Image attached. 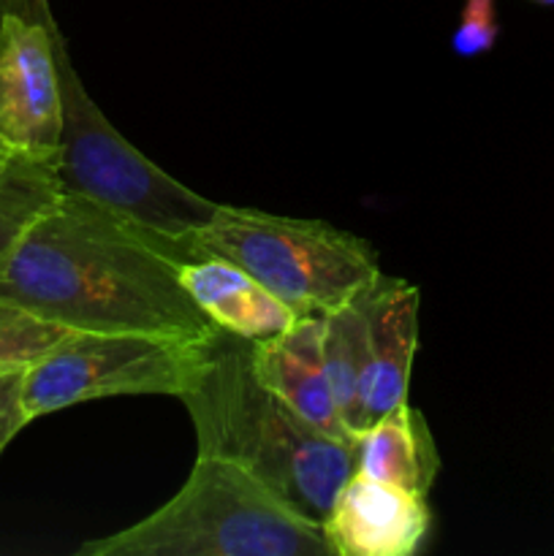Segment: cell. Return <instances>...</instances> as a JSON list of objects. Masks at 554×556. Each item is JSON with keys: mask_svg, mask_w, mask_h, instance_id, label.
<instances>
[{"mask_svg": "<svg viewBox=\"0 0 554 556\" xmlns=\"http://www.w3.org/2000/svg\"><path fill=\"white\" fill-rule=\"evenodd\" d=\"M193 258L188 242L60 190L0 266V302L71 331L210 340L223 329L201 313L179 277Z\"/></svg>", "mask_w": 554, "mask_h": 556, "instance_id": "obj_1", "label": "cell"}, {"mask_svg": "<svg viewBox=\"0 0 554 556\" xmlns=\"http://www.w3.org/2000/svg\"><path fill=\"white\" fill-rule=\"evenodd\" d=\"M199 454L237 462L313 525H324L353 476V443L310 427L250 364V342L221 331L199 383L179 396Z\"/></svg>", "mask_w": 554, "mask_h": 556, "instance_id": "obj_2", "label": "cell"}, {"mask_svg": "<svg viewBox=\"0 0 554 556\" xmlns=\"http://www.w3.org/2000/svg\"><path fill=\"white\" fill-rule=\"evenodd\" d=\"M79 556H331L324 527L288 508L237 462L196 454L177 494Z\"/></svg>", "mask_w": 554, "mask_h": 556, "instance_id": "obj_3", "label": "cell"}, {"mask_svg": "<svg viewBox=\"0 0 554 556\" xmlns=\"http://www.w3.org/2000/svg\"><path fill=\"white\" fill-rule=\"evenodd\" d=\"M188 244L221 255L280 296L299 318H318L367 291L383 271L367 239L326 220L217 204Z\"/></svg>", "mask_w": 554, "mask_h": 556, "instance_id": "obj_4", "label": "cell"}, {"mask_svg": "<svg viewBox=\"0 0 554 556\" xmlns=\"http://www.w3.org/2000/svg\"><path fill=\"white\" fill-rule=\"evenodd\" d=\"M54 54L63 96V130L58 141L60 190L85 195L150 231L188 242L190 233L215 215V201L163 172L109 123L81 85L60 27H54Z\"/></svg>", "mask_w": 554, "mask_h": 556, "instance_id": "obj_5", "label": "cell"}, {"mask_svg": "<svg viewBox=\"0 0 554 556\" xmlns=\"http://www.w3.org/2000/svg\"><path fill=\"white\" fill-rule=\"evenodd\" d=\"M215 337L79 331L27 364L25 407L36 418L106 396H185L204 375Z\"/></svg>", "mask_w": 554, "mask_h": 556, "instance_id": "obj_6", "label": "cell"}, {"mask_svg": "<svg viewBox=\"0 0 554 556\" xmlns=\"http://www.w3.org/2000/svg\"><path fill=\"white\" fill-rule=\"evenodd\" d=\"M47 0H9L0 11V141L11 150L58 152L63 96Z\"/></svg>", "mask_w": 554, "mask_h": 556, "instance_id": "obj_7", "label": "cell"}, {"mask_svg": "<svg viewBox=\"0 0 554 556\" xmlns=\"http://www.w3.org/2000/svg\"><path fill=\"white\" fill-rule=\"evenodd\" d=\"M320 527L331 556H413L427 543L432 510L427 494L353 472Z\"/></svg>", "mask_w": 554, "mask_h": 556, "instance_id": "obj_8", "label": "cell"}, {"mask_svg": "<svg viewBox=\"0 0 554 556\" xmlns=\"http://www.w3.org/2000/svg\"><path fill=\"white\" fill-rule=\"evenodd\" d=\"M362 307V432L407 400L418 348V288L380 275L358 293ZM358 432V434H362Z\"/></svg>", "mask_w": 554, "mask_h": 556, "instance_id": "obj_9", "label": "cell"}, {"mask_svg": "<svg viewBox=\"0 0 554 556\" xmlns=\"http://www.w3.org/2000/svg\"><path fill=\"white\" fill-rule=\"evenodd\" d=\"M250 364L261 383L275 391L310 427L335 440L353 443L351 429L337 410L320 348V315L299 318L286 334L250 342Z\"/></svg>", "mask_w": 554, "mask_h": 556, "instance_id": "obj_10", "label": "cell"}, {"mask_svg": "<svg viewBox=\"0 0 554 556\" xmlns=\"http://www.w3.org/2000/svg\"><path fill=\"white\" fill-rule=\"evenodd\" d=\"M185 291L193 296L201 313L234 337L248 342H264L280 337L299 320V315L280 296L250 277L242 266L201 255L179 269Z\"/></svg>", "mask_w": 554, "mask_h": 556, "instance_id": "obj_11", "label": "cell"}, {"mask_svg": "<svg viewBox=\"0 0 554 556\" xmlns=\"http://www.w3.org/2000/svg\"><path fill=\"white\" fill-rule=\"evenodd\" d=\"M353 472L427 494L440 472V454L421 410L405 400L356 434Z\"/></svg>", "mask_w": 554, "mask_h": 556, "instance_id": "obj_12", "label": "cell"}, {"mask_svg": "<svg viewBox=\"0 0 554 556\" xmlns=\"http://www.w3.org/2000/svg\"><path fill=\"white\" fill-rule=\"evenodd\" d=\"M58 195V152L0 150V266Z\"/></svg>", "mask_w": 554, "mask_h": 556, "instance_id": "obj_13", "label": "cell"}, {"mask_svg": "<svg viewBox=\"0 0 554 556\" xmlns=\"http://www.w3.org/2000/svg\"><path fill=\"white\" fill-rule=\"evenodd\" d=\"M320 348H324L326 375H329L331 394L342 421L356 438L362 432V380H364V351H362V307L358 299H351L342 307L320 315Z\"/></svg>", "mask_w": 554, "mask_h": 556, "instance_id": "obj_14", "label": "cell"}, {"mask_svg": "<svg viewBox=\"0 0 554 556\" xmlns=\"http://www.w3.org/2000/svg\"><path fill=\"white\" fill-rule=\"evenodd\" d=\"M71 331L65 326L52 324L47 318L27 313L16 304L0 302V367H25L68 340Z\"/></svg>", "mask_w": 554, "mask_h": 556, "instance_id": "obj_15", "label": "cell"}, {"mask_svg": "<svg viewBox=\"0 0 554 556\" xmlns=\"http://www.w3.org/2000/svg\"><path fill=\"white\" fill-rule=\"evenodd\" d=\"M498 5L494 0H465L454 36H451V49L459 58H481L492 52L498 43Z\"/></svg>", "mask_w": 554, "mask_h": 556, "instance_id": "obj_16", "label": "cell"}, {"mask_svg": "<svg viewBox=\"0 0 554 556\" xmlns=\"http://www.w3.org/2000/svg\"><path fill=\"white\" fill-rule=\"evenodd\" d=\"M25 367H0V456L33 421L25 407Z\"/></svg>", "mask_w": 554, "mask_h": 556, "instance_id": "obj_17", "label": "cell"}, {"mask_svg": "<svg viewBox=\"0 0 554 556\" xmlns=\"http://www.w3.org/2000/svg\"><path fill=\"white\" fill-rule=\"evenodd\" d=\"M536 3H546V5H554V0H536Z\"/></svg>", "mask_w": 554, "mask_h": 556, "instance_id": "obj_18", "label": "cell"}, {"mask_svg": "<svg viewBox=\"0 0 554 556\" xmlns=\"http://www.w3.org/2000/svg\"><path fill=\"white\" fill-rule=\"evenodd\" d=\"M0 150H11V147H5V144H3V141H0Z\"/></svg>", "mask_w": 554, "mask_h": 556, "instance_id": "obj_19", "label": "cell"}]
</instances>
